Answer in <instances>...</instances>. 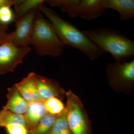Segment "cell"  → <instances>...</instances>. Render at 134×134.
Here are the masks:
<instances>
[{
	"instance_id": "1",
	"label": "cell",
	"mask_w": 134,
	"mask_h": 134,
	"mask_svg": "<svg viewBox=\"0 0 134 134\" xmlns=\"http://www.w3.org/2000/svg\"><path fill=\"white\" fill-rule=\"evenodd\" d=\"M55 29V31L65 45L73 47L83 53L91 60L97 59L104 53L76 25L62 19L54 10L44 4L39 7Z\"/></svg>"
},
{
	"instance_id": "2",
	"label": "cell",
	"mask_w": 134,
	"mask_h": 134,
	"mask_svg": "<svg viewBox=\"0 0 134 134\" xmlns=\"http://www.w3.org/2000/svg\"><path fill=\"white\" fill-rule=\"evenodd\" d=\"M83 31L100 50L110 53L116 63L134 58V41L118 30L100 28Z\"/></svg>"
},
{
	"instance_id": "3",
	"label": "cell",
	"mask_w": 134,
	"mask_h": 134,
	"mask_svg": "<svg viewBox=\"0 0 134 134\" xmlns=\"http://www.w3.org/2000/svg\"><path fill=\"white\" fill-rule=\"evenodd\" d=\"M30 45L40 56L58 57L64 52L65 45L48 19H46L40 10L36 13Z\"/></svg>"
},
{
	"instance_id": "4",
	"label": "cell",
	"mask_w": 134,
	"mask_h": 134,
	"mask_svg": "<svg viewBox=\"0 0 134 134\" xmlns=\"http://www.w3.org/2000/svg\"><path fill=\"white\" fill-rule=\"evenodd\" d=\"M65 96L67 121L73 134H92L91 122L81 99L70 90Z\"/></svg>"
},
{
	"instance_id": "5",
	"label": "cell",
	"mask_w": 134,
	"mask_h": 134,
	"mask_svg": "<svg viewBox=\"0 0 134 134\" xmlns=\"http://www.w3.org/2000/svg\"><path fill=\"white\" fill-rule=\"evenodd\" d=\"M108 85L117 92L130 94L133 90L134 59L120 64L108 63L107 66Z\"/></svg>"
},
{
	"instance_id": "6",
	"label": "cell",
	"mask_w": 134,
	"mask_h": 134,
	"mask_svg": "<svg viewBox=\"0 0 134 134\" xmlns=\"http://www.w3.org/2000/svg\"><path fill=\"white\" fill-rule=\"evenodd\" d=\"M29 46L14 45L7 41L0 44V74L14 71L30 51Z\"/></svg>"
},
{
	"instance_id": "7",
	"label": "cell",
	"mask_w": 134,
	"mask_h": 134,
	"mask_svg": "<svg viewBox=\"0 0 134 134\" xmlns=\"http://www.w3.org/2000/svg\"><path fill=\"white\" fill-rule=\"evenodd\" d=\"M38 9L32 10L15 22V30L8 34L7 41L16 46H29Z\"/></svg>"
},
{
	"instance_id": "8",
	"label": "cell",
	"mask_w": 134,
	"mask_h": 134,
	"mask_svg": "<svg viewBox=\"0 0 134 134\" xmlns=\"http://www.w3.org/2000/svg\"><path fill=\"white\" fill-rule=\"evenodd\" d=\"M34 80L39 95L43 100L53 97L62 100L65 97V90L54 79L47 78L35 73Z\"/></svg>"
},
{
	"instance_id": "9",
	"label": "cell",
	"mask_w": 134,
	"mask_h": 134,
	"mask_svg": "<svg viewBox=\"0 0 134 134\" xmlns=\"http://www.w3.org/2000/svg\"><path fill=\"white\" fill-rule=\"evenodd\" d=\"M34 72L30 73L25 78L14 85L23 97L28 103L43 102L39 95L35 80Z\"/></svg>"
},
{
	"instance_id": "10",
	"label": "cell",
	"mask_w": 134,
	"mask_h": 134,
	"mask_svg": "<svg viewBox=\"0 0 134 134\" xmlns=\"http://www.w3.org/2000/svg\"><path fill=\"white\" fill-rule=\"evenodd\" d=\"M101 3L106 9H111L117 11L121 21L134 18V0H101Z\"/></svg>"
},
{
	"instance_id": "11",
	"label": "cell",
	"mask_w": 134,
	"mask_h": 134,
	"mask_svg": "<svg viewBox=\"0 0 134 134\" xmlns=\"http://www.w3.org/2000/svg\"><path fill=\"white\" fill-rule=\"evenodd\" d=\"M101 0H79L77 15L90 21L101 16L105 11Z\"/></svg>"
},
{
	"instance_id": "12",
	"label": "cell",
	"mask_w": 134,
	"mask_h": 134,
	"mask_svg": "<svg viewBox=\"0 0 134 134\" xmlns=\"http://www.w3.org/2000/svg\"><path fill=\"white\" fill-rule=\"evenodd\" d=\"M7 101L3 109L17 114L24 115L26 113L29 103L24 99L17 89L13 86L8 89Z\"/></svg>"
},
{
	"instance_id": "13",
	"label": "cell",
	"mask_w": 134,
	"mask_h": 134,
	"mask_svg": "<svg viewBox=\"0 0 134 134\" xmlns=\"http://www.w3.org/2000/svg\"><path fill=\"white\" fill-rule=\"evenodd\" d=\"M47 113L43 101L29 103L24 115L26 126L29 130L34 128L41 119Z\"/></svg>"
},
{
	"instance_id": "14",
	"label": "cell",
	"mask_w": 134,
	"mask_h": 134,
	"mask_svg": "<svg viewBox=\"0 0 134 134\" xmlns=\"http://www.w3.org/2000/svg\"><path fill=\"white\" fill-rule=\"evenodd\" d=\"M46 2L44 0H16L14 7V21L24 16L32 10L38 9Z\"/></svg>"
},
{
	"instance_id": "15",
	"label": "cell",
	"mask_w": 134,
	"mask_h": 134,
	"mask_svg": "<svg viewBox=\"0 0 134 134\" xmlns=\"http://www.w3.org/2000/svg\"><path fill=\"white\" fill-rule=\"evenodd\" d=\"M79 0H47L46 2L50 6L60 8L66 12L69 17L77 16V10Z\"/></svg>"
},
{
	"instance_id": "16",
	"label": "cell",
	"mask_w": 134,
	"mask_h": 134,
	"mask_svg": "<svg viewBox=\"0 0 134 134\" xmlns=\"http://www.w3.org/2000/svg\"><path fill=\"white\" fill-rule=\"evenodd\" d=\"M57 116L47 113L40 121L29 134H48L53 126Z\"/></svg>"
},
{
	"instance_id": "17",
	"label": "cell",
	"mask_w": 134,
	"mask_h": 134,
	"mask_svg": "<svg viewBox=\"0 0 134 134\" xmlns=\"http://www.w3.org/2000/svg\"><path fill=\"white\" fill-rule=\"evenodd\" d=\"M48 134H73L68 125L65 111L57 116L55 122Z\"/></svg>"
},
{
	"instance_id": "18",
	"label": "cell",
	"mask_w": 134,
	"mask_h": 134,
	"mask_svg": "<svg viewBox=\"0 0 134 134\" xmlns=\"http://www.w3.org/2000/svg\"><path fill=\"white\" fill-rule=\"evenodd\" d=\"M44 105L48 113L58 116L64 113L65 107L60 99L53 97L44 100Z\"/></svg>"
},
{
	"instance_id": "19",
	"label": "cell",
	"mask_w": 134,
	"mask_h": 134,
	"mask_svg": "<svg viewBox=\"0 0 134 134\" xmlns=\"http://www.w3.org/2000/svg\"><path fill=\"white\" fill-rule=\"evenodd\" d=\"M3 110V127H4L5 125L9 124H19L27 126L24 115L17 114L7 110Z\"/></svg>"
},
{
	"instance_id": "20",
	"label": "cell",
	"mask_w": 134,
	"mask_h": 134,
	"mask_svg": "<svg viewBox=\"0 0 134 134\" xmlns=\"http://www.w3.org/2000/svg\"><path fill=\"white\" fill-rule=\"evenodd\" d=\"M14 21V14L8 6L0 8V23L5 26Z\"/></svg>"
},
{
	"instance_id": "21",
	"label": "cell",
	"mask_w": 134,
	"mask_h": 134,
	"mask_svg": "<svg viewBox=\"0 0 134 134\" xmlns=\"http://www.w3.org/2000/svg\"><path fill=\"white\" fill-rule=\"evenodd\" d=\"M8 134H29V130L26 126L19 124H9L5 125Z\"/></svg>"
},
{
	"instance_id": "22",
	"label": "cell",
	"mask_w": 134,
	"mask_h": 134,
	"mask_svg": "<svg viewBox=\"0 0 134 134\" xmlns=\"http://www.w3.org/2000/svg\"><path fill=\"white\" fill-rule=\"evenodd\" d=\"M15 2L16 0H0V8L6 6L11 7L14 6Z\"/></svg>"
},
{
	"instance_id": "23",
	"label": "cell",
	"mask_w": 134,
	"mask_h": 134,
	"mask_svg": "<svg viewBox=\"0 0 134 134\" xmlns=\"http://www.w3.org/2000/svg\"><path fill=\"white\" fill-rule=\"evenodd\" d=\"M8 34L7 31L0 29V44L7 41Z\"/></svg>"
},
{
	"instance_id": "24",
	"label": "cell",
	"mask_w": 134,
	"mask_h": 134,
	"mask_svg": "<svg viewBox=\"0 0 134 134\" xmlns=\"http://www.w3.org/2000/svg\"><path fill=\"white\" fill-rule=\"evenodd\" d=\"M3 110L0 111V127H3Z\"/></svg>"
},
{
	"instance_id": "25",
	"label": "cell",
	"mask_w": 134,
	"mask_h": 134,
	"mask_svg": "<svg viewBox=\"0 0 134 134\" xmlns=\"http://www.w3.org/2000/svg\"><path fill=\"white\" fill-rule=\"evenodd\" d=\"M0 29L4 30L7 31L8 30V26L3 25L0 23Z\"/></svg>"
}]
</instances>
